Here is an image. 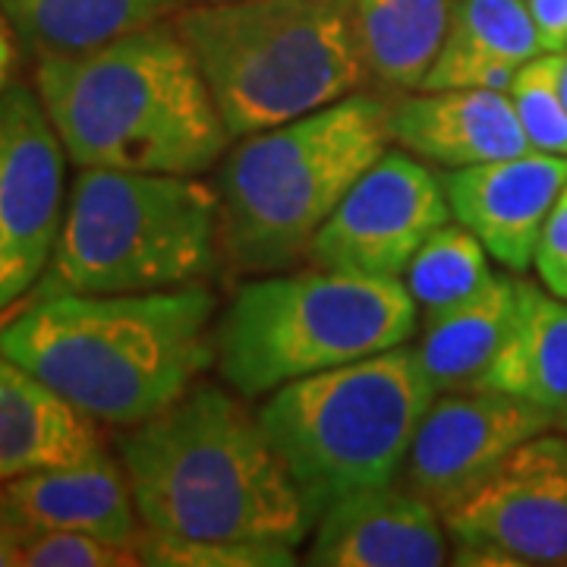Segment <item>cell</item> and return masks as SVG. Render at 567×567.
Segmentation results:
<instances>
[{"mask_svg":"<svg viewBox=\"0 0 567 567\" xmlns=\"http://www.w3.org/2000/svg\"><path fill=\"white\" fill-rule=\"evenodd\" d=\"M189 0H0L17 39L39 61L76 58L148 22L167 20Z\"/></svg>","mask_w":567,"mask_h":567,"instance_id":"cell-21","label":"cell"},{"mask_svg":"<svg viewBox=\"0 0 567 567\" xmlns=\"http://www.w3.org/2000/svg\"><path fill=\"white\" fill-rule=\"evenodd\" d=\"M306 551L312 567H442L447 561L439 507L413 488H357L334 498L316 520Z\"/></svg>","mask_w":567,"mask_h":567,"instance_id":"cell-14","label":"cell"},{"mask_svg":"<svg viewBox=\"0 0 567 567\" xmlns=\"http://www.w3.org/2000/svg\"><path fill=\"white\" fill-rule=\"evenodd\" d=\"M439 514L454 565H567V435L517 445Z\"/></svg>","mask_w":567,"mask_h":567,"instance_id":"cell-9","label":"cell"},{"mask_svg":"<svg viewBox=\"0 0 567 567\" xmlns=\"http://www.w3.org/2000/svg\"><path fill=\"white\" fill-rule=\"evenodd\" d=\"M546 51L567 48V0H527Z\"/></svg>","mask_w":567,"mask_h":567,"instance_id":"cell-28","label":"cell"},{"mask_svg":"<svg viewBox=\"0 0 567 567\" xmlns=\"http://www.w3.org/2000/svg\"><path fill=\"white\" fill-rule=\"evenodd\" d=\"M451 218L445 181L410 152H385L319 227L309 259L344 275L401 281L420 246Z\"/></svg>","mask_w":567,"mask_h":567,"instance_id":"cell-11","label":"cell"},{"mask_svg":"<svg viewBox=\"0 0 567 567\" xmlns=\"http://www.w3.org/2000/svg\"><path fill=\"white\" fill-rule=\"evenodd\" d=\"M189 3H221V0H189Z\"/></svg>","mask_w":567,"mask_h":567,"instance_id":"cell-34","label":"cell"},{"mask_svg":"<svg viewBox=\"0 0 567 567\" xmlns=\"http://www.w3.org/2000/svg\"><path fill=\"white\" fill-rule=\"evenodd\" d=\"M218 189L183 174L80 167L48 271L25 303L54 293H148L218 271Z\"/></svg>","mask_w":567,"mask_h":567,"instance_id":"cell-6","label":"cell"},{"mask_svg":"<svg viewBox=\"0 0 567 567\" xmlns=\"http://www.w3.org/2000/svg\"><path fill=\"white\" fill-rule=\"evenodd\" d=\"M66 148L39 92L0 95V322L48 271L61 237Z\"/></svg>","mask_w":567,"mask_h":567,"instance_id":"cell-10","label":"cell"},{"mask_svg":"<svg viewBox=\"0 0 567 567\" xmlns=\"http://www.w3.org/2000/svg\"><path fill=\"white\" fill-rule=\"evenodd\" d=\"M35 92L76 167L199 177L234 140L174 20L44 58Z\"/></svg>","mask_w":567,"mask_h":567,"instance_id":"cell-3","label":"cell"},{"mask_svg":"<svg viewBox=\"0 0 567 567\" xmlns=\"http://www.w3.org/2000/svg\"><path fill=\"white\" fill-rule=\"evenodd\" d=\"M457 0H357L365 70L398 92L423 89L439 61Z\"/></svg>","mask_w":567,"mask_h":567,"instance_id":"cell-22","label":"cell"},{"mask_svg":"<svg viewBox=\"0 0 567 567\" xmlns=\"http://www.w3.org/2000/svg\"><path fill=\"white\" fill-rule=\"evenodd\" d=\"M136 548L107 543L82 529H35L22 543V567H133Z\"/></svg>","mask_w":567,"mask_h":567,"instance_id":"cell-26","label":"cell"},{"mask_svg":"<svg viewBox=\"0 0 567 567\" xmlns=\"http://www.w3.org/2000/svg\"><path fill=\"white\" fill-rule=\"evenodd\" d=\"M565 186L567 155L548 152L451 167L445 174L451 215L511 271L533 265L548 212Z\"/></svg>","mask_w":567,"mask_h":567,"instance_id":"cell-13","label":"cell"},{"mask_svg":"<svg viewBox=\"0 0 567 567\" xmlns=\"http://www.w3.org/2000/svg\"><path fill=\"white\" fill-rule=\"evenodd\" d=\"M555 429H558V432H565V435H567V410H561V413H558V420H555Z\"/></svg>","mask_w":567,"mask_h":567,"instance_id":"cell-32","label":"cell"},{"mask_svg":"<svg viewBox=\"0 0 567 567\" xmlns=\"http://www.w3.org/2000/svg\"><path fill=\"white\" fill-rule=\"evenodd\" d=\"M416 300L404 281L331 268L259 278L240 287L215 331L218 372L240 398L406 344Z\"/></svg>","mask_w":567,"mask_h":567,"instance_id":"cell-8","label":"cell"},{"mask_svg":"<svg viewBox=\"0 0 567 567\" xmlns=\"http://www.w3.org/2000/svg\"><path fill=\"white\" fill-rule=\"evenodd\" d=\"M517 312V281L492 278L476 297L425 319L420 344L413 347L429 385L442 391L476 388L505 347Z\"/></svg>","mask_w":567,"mask_h":567,"instance_id":"cell-20","label":"cell"},{"mask_svg":"<svg viewBox=\"0 0 567 567\" xmlns=\"http://www.w3.org/2000/svg\"><path fill=\"white\" fill-rule=\"evenodd\" d=\"M391 104L347 95L297 121L244 136L218 171L221 252L246 275H271L309 252L350 186L391 145Z\"/></svg>","mask_w":567,"mask_h":567,"instance_id":"cell-4","label":"cell"},{"mask_svg":"<svg viewBox=\"0 0 567 567\" xmlns=\"http://www.w3.org/2000/svg\"><path fill=\"white\" fill-rule=\"evenodd\" d=\"M555 429V413L495 388L442 391L420 420L404 461V486L442 507L517 445Z\"/></svg>","mask_w":567,"mask_h":567,"instance_id":"cell-12","label":"cell"},{"mask_svg":"<svg viewBox=\"0 0 567 567\" xmlns=\"http://www.w3.org/2000/svg\"><path fill=\"white\" fill-rule=\"evenodd\" d=\"M565 51H546L517 70L507 95L524 123L529 145L548 155H567Z\"/></svg>","mask_w":567,"mask_h":567,"instance_id":"cell-25","label":"cell"},{"mask_svg":"<svg viewBox=\"0 0 567 567\" xmlns=\"http://www.w3.org/2000/svg\"><path fill=\"white\" fill-rule=\"evenodd\" d=\"M0 529H7V533H17V536H29V527H25V520L20 517V511L13 505V498H10V492H7V483H0Z\"/></svg>","mask_w":567,"mask_h":567,"instance_id":"cell-30","label":"cell"},{"mask_svg":"<svg viewBox=\"0 0 567 567\" xmlns=\"http://www.w3.org/2000/svg\"><path fill=\"white\" fill-rule=\"evenodd\" d=\"M142 565L155 567H293L297 546L281 539H193L142 527L136 539Z\"/></svg>","mask_w":567,"mask_h":567,"instance_id":"cell-24","label":"cell"},{"mask_svg":"<svg viewBox=\"0 0 567 567\" xmlns=\"http://www.w3.org/2000/svg\"><path fill=\"white\" fill-rule=\"evenodd\" d=\"M546 54L527 0H457L439 61L423 89H498Z\"/></svg>","mask_w":567,"mask_h":567,"instance_id":"cell-18","label":"cell"},{"mask_svg":"<svg viewBox=\"0 0 567 567\" xmlns=\"http://www.w3.org/2000/svg\"><path fill=\"white\" fill-rule=\"evenodd\" d=\"M561 85H565V99H567V48H565V76H561Z\"/></svg>","mask_w":567,"mask_h":567,"instance_id":"cell-33","label":"cell"},{"mask_svg":"<svg viewBox=\"0 0 567 567\" xmlns=\"http://www.w3.org/2000/svg\"><path fill=\"white\" fill-rule=\"evenodd\" d=\"M7 492L29 533L82 529L107 543L136 548L142 520L133 488L121 461H114L104 447L76 464L48 466L10 480Z\"/></svg>","mask_w":567,"mask_h":567,"instance_id":"cell-16","label":"cell"},{"mask_svg":"<svg viewBox=\"0 0 567 567\" xmlns=\"http://www.w3.org/2000/svg\"><path fill=\"white\" fill-rule=\"evenodd\" d=\"M17 66H20V39L7 13L0 10V95L17 82Z\"/></svg>","mask_w":567,"mask_h":567,"instance_id":"cell-29","label":"cell"},{"mask_svg":"<svg viewBox=\"0 0 567 567\" xmlns=\"http://www.w3.org/2000/svg\"><path fill=\"white\" fill-rule=\"evenodd\" d=\"M476 388H495L520 401L567 410V300L517 281V312L505 347Z\"/></svg>","mask_w":567,"mask_h":567,"instance_id":"cell-19","label":"cell"},{"mask_svg":"<svg viewBox=\"0 0 567 567\" xmlns=\"http://www.w3.org/2000/svg\"><path fill=\"white\" fill-rule=\"evenodd\" d=\"M388 130L404 152L445 167L536 152L511 95L498 89H413L391 104Z\"/></svg>","mask_w":567,"mask_h":567,"instance_id":"cell-15","label":"cell"},{"mask_svg":"<svg viewBox=\"0 0 567 567\" xmlns=\"http://www.w3.org/2000/svg\"><path fill=\"white\" fill-rule=\"evenodd\" d=\"M486 246L464 224L439 227L406 265V290L425 312L435 319L454 306L466 303L492 284Z\"/></svg>","mask_w":567,"mask_h":567,"instance_id":"cell-23","label":"cell"},{"mask_svg":"<svg viewBox=\"0 0 567 567\" xmlns=\"http://www.w3.org/2000/svg\"><path fill=\"white\" fill-rule=\"evenodd\" d=\"M145 529L193 539H281L312 529L290 466L268 429L221 385L196 382L174 404L117 435Z\"/></svg>","mask_w":567,"mask_h":567,"instance_id":"cell-2","label":"cell"},{"mask_svg":"<svg viewBox=\"0 0 567 567\" xmlns=\"http://www.w3.org/2000/svg\"><path fill=\"white\" fill-rule=\"evenodd\" d=\"M218 297L203 287L54 293L13 309L0 350L104 425H136L174 404L218 360Z\"/></svg>","mask_w":567,"mask_h":567,"instance_id":"cell-1","label":"cell"},{"mask_svg":"<svg viewBox=\"0 0 567 567\" xmlns=\"http://www.w3.org/2000/svg\"><path fill=\"white\" fill-rule=\"evenodd\" d=\"M22 536L0 529V567H22Z\"/></svg>","mask_w":567,"mask_h":567,"instance_id":"cell-31","label":"cell"},{"mask_svg":"<svg viewBox=\"0 0 567 567\" xmlns=\"http://www.w3.org/2000/svg\"><path fill=\"white\" fill-rule=\"evenodd\" d=\"M435 398L413 347L404 344L268 394L259 420L303 492L312 527L347 492L398 483Z\"/></svg>","mask_w":567,"mask_h":567,"instance_id":"cell-7","label":"cell"},{"mask_svg":"<svg viewBox=\"0 0 567 567\" xmlns=\"http://www.w3.org/2000/svg\"><path fill=\"white\" fill-rule=\"evenodd\" d=\"M533 265L546 284V290L567 300V186L561 189L555 208L548 212Z\"/></svg>","mask_w":567,"mask_h":567,"instance_id":"cell-27","label":"cell"},{"mask_svg":"<svg viewBox=\"0 0 567 567\" xmlns=\"http://www.w3.org/2000/svg\"><path fill=\"white\" fill-rule=\"evenodd\" d=\"M234 140L353 95L365 80L357 0H221L174 13Z\"/></svg>","mask_w":567,"mask_h":567,"instance_id":"cell-5","label":"cell"},{"mask_svg":"<svg viewBox=\"0 0 567 567\" xmlns=\"http://www.w3.org/2000/svg\"><path fill=\"white\" fill-rule=\"evenodd\" d=\"M99 447L95 416L0 350V483L76 464Z\"/></svg>","mask_w":567,"mask_h":567,"instance_id":"cell-17","label":"cell"}]
</instances>
